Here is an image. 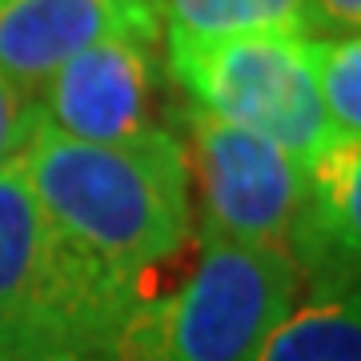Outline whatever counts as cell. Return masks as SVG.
Segmentation results:
<instances>
[{
    "label": "cell",
    "instance_id": "4",
    "mask_svg": "<svg viewBox=\"0 0 361 361\" xmlns=\"http://www.w3.org/2000/svg\"><path fill=\"white\" fill-rule=\"evenodd\" d=\"M169 77L185 101L281 145L310 165L334 141L317 89V40L249 32L221 40H169Z\"/></svg>",
    "mask_w": 361,
    "mask_h": 361
},
{
    "label": "cell",
    "instance_id": "9",
    "mask_svg": "<svg viewBox=\"0 0 361 361\" xmlns=\"http://www.w3.org/2000/svg\"><path fill=\"white\" fill-rule=\"evenodd\" d=\"M261 361H361V281L310 289L273 329Z\"/></svg>",
    "mask_w": 361,
    "mask_h": 361
},
{
    "label": "cell",
    "instance_id": "1",
    "mask_svg": "<svg viewBox=\"0 0 361 361\" xmlns=\"http://www.w3.org/2000/svg\"><path fill=\"white\" fill-rule=\"evenodd\" d=\"M20 165L61 237L133 289L149 269L177 257L193 233L189 161L169 125L121 145L40 129Z\"/></svg>",
    "mask_w": 361,
    "mask_h": 361
},
{
    "label": "cell",
    "instance_id": "11",
    "mask_svg": "<svg viewBox=\"0 0 361 361\" xmlns=\"http://www.w3.org/2000/svg\"><path fill=\"white\" fill-rule=\"evenodd\" d=\"M317 89L334 137H361V32L317 37Z\"/></svg>",
    "mask_w": 361,
    "mask_h": 361
},
{
    "label": "cell",
    "instance_id": "2",
    "mask_svg": "<svg viewBox=\"0 0 361 361\" xmlns=\"http://www.w3.org/2000/svg\"><path fill=\"white\" fill-rule=\"evenodd\" d=\"M297 289L285 249L201 237L189 273L165 293L133 297L97 361H261Z\"/></svg>",
    "mask_w": 361,
    "mask_h": 361
},
{
    "label": "cell",
    "instance_id": "10",
    "mask_svg": "<svg viewBox=\"0 0 361 361\" xmlns=\"http://www.w3.org/2000/svg\"><path fill=\"white\" fill-rule=\"evenodd\" d=\"M165 40H221L249 32L305 37V0H157Z\"/></svg>",
    "mask_w": 361,
    "mask_h": 361
},
{
    "label": "cell",
    "instance_id": "13",
    "mask_svg": "<svg viewBox=\"0 0 361 361\" xmlns=\"http://www.w3.org/2000/svg\"><path fill=\"white\" fill-rule=\"evenodd\" d=\"M305 20L317 37L361 32V0H305Z\"/></svg>",
    "mask_w": 361,
    "mask_h": 361
},
{
    "label": "cell",
    "instance_id": "5",
    "mask_svg": "<svg viewBox=\"0 0 361 361\" xmlns=\"http://www.w3.org/2000/svg\"><path fill=\"white\" fill-rule=\"evenodd\" d=\"M169 129L185 145L197 233L233 245L285 249L305 201V165L281 145L180 101Z\"/></svg>",
    "mask_w": 361,
    "mask_h": 361
},
{
    "label": "cell",
    "instance_id": "3",
    "mask_svg": "<svg viewBox=\"0 0 361 361\" xmlns=\"http://www.w3.org/2000/svg\"><path fill=\"white\" fill-rule=\"evenodd\" d=\"M137 293L61 237L20 161L0 165V345L101 357Z\"/></svg>",
    "mask_w": 361,
    "mask_h": 361
},
{
    "label": "cell",
    "instance_id": "12",
    "mask_svg": "<svg viewBox=\"0 0 361 361\" xmlns=\"http://www.w3.org/2000/svg\"><path fill=\"white\" fill-rule=\"evenodd\" d=\"M40 129H44L40 97L13 85L8 77H0V165L20 161Z\"/></svg>",
    "mask_w": 361,
    "mask_h": 361
},
{
    "label": "cell",
    "instance_id": "8",
    "mask_svg": "<svg viewBox=\"0 0 361 361\" xmlns=\"http://www.w3.org/2000/svg\"><path fill=\"white\" fill-rule=\"evenodd\" d=\"M285 253L310 289L361 281V137H334L305 165Z\"/></svg>",
    "mask_w": 361,
    "mask_h": 361
},
{
    "label": "cell",
    "instance_id": "6",
    "mask_svg": "<svg viewBox=\"0 0 361 361\" xmlns=\"http://www.w3.org/2000/svg\"><path fill=\"white\" fill-rule=\"evenodd\" d=\"M44 129L89 145L145 137L161 116L157 37H113L77 52L40 89Z\"/></svg>",
    "mask_w": 361,
    "mask_h": 361
},
{
    "label": "cell",
    "instance_id": "14",
    "mask_svg": "<svg viewBox=\"0 0 361 361\" xmlns=\"http://www.w3.org/2000/svg\"><path fill=\"white\" fill-rule=\"evenodd\" d=\"M0 361H97L92 353H73V349H16L0 345Z\"/></svg>",
    "mask_w": 361,
    "mask_h": 361
},
{
    "label": "cell",
    "instance_id": "7",
    "mask_svg": "<svg viewBox=\"0 0 361 361\" xmlns=\"http://www.w3.org/2000/svg\"><path fill=\"white\" fill-rule=\"evenodd\" d=\"M113 37H161L157 0H0V77L40 97L65 61Z\"/></svg>",
    "mask_w": 361,
    "mask_h": 361
}]
</instances>
